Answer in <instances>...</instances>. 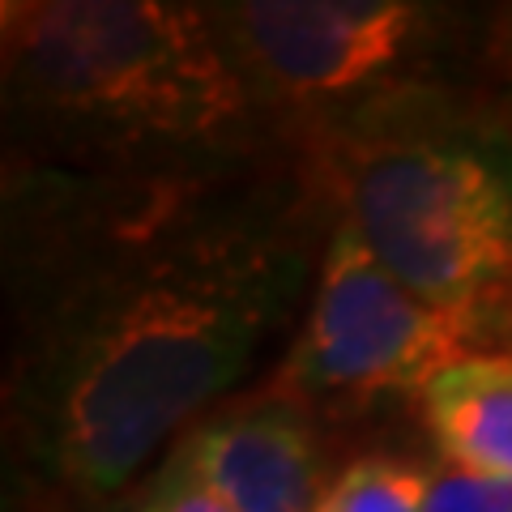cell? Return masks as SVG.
<instances>
[{"instance_id": "cell-1", "label": "cell", "mask_w": 512, "mask_h": 512, "mask_svg": "<svg viewBox=\"0 0 512 512\" xmlns=\"http://www.w3.org/2000/svg\"><path fill=\"white\" fill-rule=\"evenodd\" d=\"M316 201L299 163H5V427L22 470L103 504L180 444L312 291Z\"/></svg>"}, {"instance_id": "cell-2", "label": "cell", "mask_w": 512, "mask_h": 512, "mask_svg": "<svg viewBox=\"0 0 512 512\" xmlns=\"http://www.w3.org/2000/svg\"><path fill=\"white\" fill-rule=\"evenodd\" d=\"M0 99L13 167L171 175L286 154L192 0H5Z\"/></svg>"}, {"instance_id": "cell-3", "label": "cell", "mask_w": 512, "mask_h": 512, "mask_svg": "<svg viewBox=\"0 0 512 512\" xmlns=\"http://www.w3.org/2000/svg\"><path fill=\"white\" fill-rule=\"evenodd\" d=\"M295 163L431 308L483 333L512 320V133L470 86L380 107Z\"/></svg>"}, {"instance_id": "cell-4", "label": "cell", "mask_w": 512, "mask_h": 512, "mask_svg": "<svg viewBox=\"0 0 512 512\" xmlns=\"http://www.w3.org/2000/svg\"><path fill=\"white\" fill-rule=\"evenodd\" d=\"M205 9L291 158L380 107L470 86L483 26V9L423 0H214Z\"/></svg>"}, {"instance_id": "cell-5", "label": "cell", "mask_w": 512, "mask_h": 512, "mask_svg": "<svg viewBox=\"0 0 512 512\" xmlns=\"http://www.w3.org/2000/svg\"><path fill=\"white\" fill-rule=\"evenodd\" d=\"M483 338L478 325L431 308L397 282L372 248L333 218L329 239L320 244L308 312L282 367V393L299 402L423 393L444 367L474 355Z\"/></svg>"}, {"instance_id": "cell-6", "label": "cell", "mask_w": 512, "mask_h": 512, "mask_svg": "<svg viewBox=\"0 0 512 512\" xmlns=\"http://www.w3.org/2000/svg\"><path fill=\"white\" fill-rule=\"evenodd\" d=\"M167 457L235 512H316L329 487L312 410L282 389L205 414Z\"/></svg>"}, {"instance_id": "cell-7", "label": "cell", "mask_w": 512, "mask_h": 512, "mask_svg": "<svg viewBox=\"0 0 512 512\" xmlns=\"http://www.w3.org/2000/svg\"><path fill=\"white\" fill-rule=\"evenodd\" d=\"M436 453L453 470L512 478V355L474 350L419 393Z\"/></svg>"}, {"instance_id": "cell-8", "label": "cell", "mask_w": 512, "mask_h": 512, "mask_svg": "<svg viewBox=\"0 0 512 512\" xmlns=\"http://www.w3.org/2000/svg\"><path fill=\"white\" fill-rule=\"evenodd\" d=\"M431 470L406 457L367 453L329 478L316 512H423Z\"/></svg>"}, {"instance_id": "cell-9", "label": "cell", "mask_w": 512, "mask_h": 512, "mask_svg": "<svg viewBox=\"0 0 512 512\" xmlns=\"http://www.w3.org/2000/svg\"><path fill=\"white\" fill-rule=\"evenodd\" d=\"M470 94L512 133V5H487L474 39Z\"/></svg>"}, {"instance_id": "cell-10", "label": "cell", "mask_w": 512, "mask_h": 512, "mask_svg": "<svg viewBox=\"0 0 512 512\" xmlns=\"http://www.w3.org/2000/svg\"><path fill=\"white\" fill-rule=\"evenodd\" d=\"M423 512H512V478L470 474L453 466L436 470Z\"/></svg>"}, {"instance_id": "cell-11", "label": "cell", "mask_w": 512, "mask_h": 512, "mask_svg": "<svg viewBox=\"0 0 512 512\" xmlns=\"http://www.w3.org/2000/svg\"><path fill=\"white\" fill-rule=\"evenodd\" d=\"M128 512H235V508L205 491L184 466H175L171 457H163V466L150 478L146 495Z\"/></svg>"}]
</instances>
